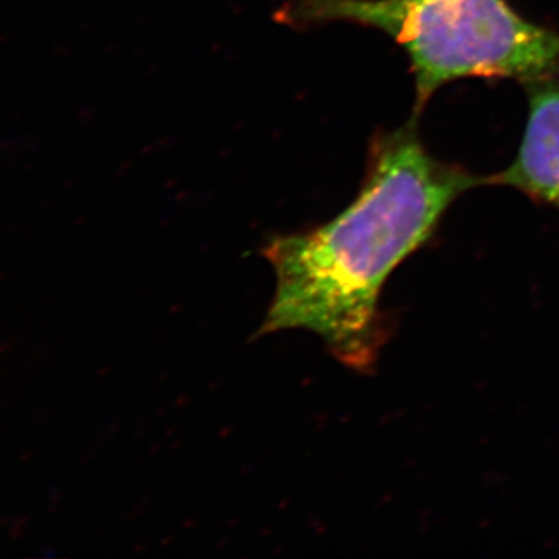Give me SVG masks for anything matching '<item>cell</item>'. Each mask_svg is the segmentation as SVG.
Returning <instances> with one entry per match:
<instances>
[{
    "label": "cell",
    "instance_id": "1",
    "mask_svg": "<svg viewBox=\"0 0 559 559\" xmlns=\"http://www.w3.org/2000/svg\"><path fill=\"white\" fill-rule=\"evenodd\" d=\"M481 183L488 179L430 156L415 121L382 135L349 207L264 246L277 286L257 336L308 330L345 366L369 370L384 341L382 286L432 237L448 209Z\"/></svg>",
    "mask_w": 559,
    "mask_h": 559
},
{
    "label": "cell",
    "instance_id": "2",
    "mask_svg": "<svg viewBox=\"0 0 559 559\" xmlns=\"http://www.w3.org/2000/svg\"><path fill=\"white\" fill-rule=\"evenodd\" d=\"M289 25L347 21L377 28L411 60L417 109L463 79L530 81L559 75V33L521 16L509 0H297Z\"/></svg>",
    "mask_w": 559,
    "mask_h": 559
},
{
    "label": "cell",
    "instance_id": "3",
    "mask_svg": "<svg viewBox=\"0 0 559 559\" xmlns=\"http://www.w3.org/2000/svg\"><path fill=\"white\" fill-rule=\"evenodd\" d=\"M528 119L516 159L488 183L524 191L559 209V75L524 84Z\"/></svg>",
    "mask_w": 559,
    "mask_h": 559
}]
</instances>
